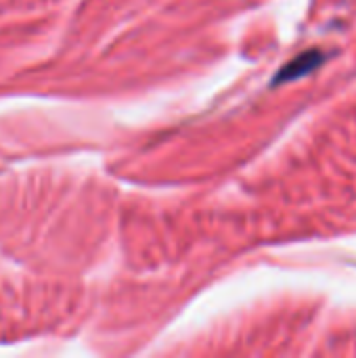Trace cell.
<instances>
[{
  "instance_id": "obj_1",
  "label": "cell",
  "mask_w": 356,
  "mask_h": 358,
  "mask_svg": "<svg viewBox=\"0 0 356 358\" xmlns=\"http://www.w3.org/2000/svg\"><path fill=\"white\" fill-rule=\"evenodd\" d=\"M321 57H323V55H321L319 50H311V52L300 55L298 59H294L290 65H285V67L279 71V76H277L275 82H290V80H294V78H300V76L313 71V69L321 63Z\"/></svg>"
}]
</instances>
